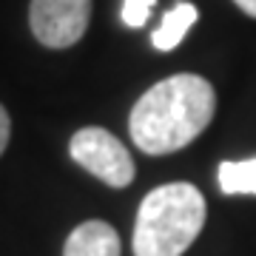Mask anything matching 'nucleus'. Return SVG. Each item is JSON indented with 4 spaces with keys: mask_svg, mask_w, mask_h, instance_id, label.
Returning a JSON list of instances; mask_svg holds the SVG:
<instances>
[{
    "mask_svg": "<svg viewBox=\"0 0 256 256\" xmlns=\"http://www.w3.org/2000/svg\"><path fill=\"white\" fill-rule=\"evenodd\" d=\"M216 111V92L200 74H174L151 86L131 108L128 131L142 154L162 156L200 137Z\"/></svg>",
    "mask_w": 256,
    "mask_h": 256,
    "instance_id": "nucleus-1",
    "label": "nucleus"
},
{
    "mask_svg": "<svg viewBox=\"0 0 256 256\" xmlns=\"http://www.w3.org/2000/svg\"><path fill=\"white\" fill-rule=\"evenodd\" d=\"M205 196L191 182L160 185L140 202L134 256H182L205 225Z\"/></svg>",
    "mask_w": 256,
    "mask_h": 256,
    "instance_id": "nucleus-2",
    "label": "nucleus"
},
{
    "mask_svg": "<svg viewBox=\"0 0 256 256\" xmlns=\"http://www.w3.org/2000/svg\"><path fill=\"white\" fill-rule=\"evenodd\" d=\"M68 151L80 168H86L111 188H126L134 180V160L128 148L100 126L80 128L68 142Z\"/></svg>",
    "mask_w": 256,
    "mask_h": 256,
    "instance_id": "nucleus-3",
    "label": "nucleus"
},
{
    "mask_svg": "<svg viewBox=\"0 0 256 256\" xmlns=\"http://www.w3.org/2000/svg\"><path fill=\"white\" fill-rule=\"evenodd\" d=\"M92 20V0H32L28 26L46 48H68L80 43Z\"/></svg>",
    "mask_w": 256,
    "mask_h": 256,
    "instance_id": "nucleus-4",
    "label": "nucleus"
},
{
    "mask_svg": "<svg viewBox=\"0 0 256 256\" xmlns=\"http://www.w3.org/2000/svg\"><path fill=\"white\" fill-rule=\"evenodd\" d=\"M63 256H120V236L102 220L80 222L66 239Z\"/></svg>",
    "mask_w": 256,
    "mask_h": 256,
    "instance_id": "nucleus-5",
    "label": "nucleus"
},
{
    "mask_svg": "<svg viewBox=\"0 0 256 256\" xmlns=\"http://www.w3.org/2000/svg\"><path fill=\"white\" fill-rule=\"evenodd\" d=\"M196 18H200V12H196L194 3H176L174 9L165 12L160 28L151 34V43H154L160 52H171V48H176L185 40V34L191 32V26L196 23Z\"/></svg>",
    "mask_w": 256,
    "mask_h": 256,
    "instance_id": "nucleus-6",
    "label": "nucleus"
},
{
    "mask_svg": "<svg viewBox=\"0 0 256 256\" xmlns=\"http://www.w3.org/2000/svg\"><path fill=\"white\" fill-rule=\"evenodd\" d=\"M220 191L228 196H236V194H254L256 196V156L242 160V162H222Z\"/></svg>",
    "mask_w": 256,
    "mask_h": 256,
    "instance_id": "nucleus-7",
    "label": "nucleus"
},
{
    "mask_svg": "<svg viewBox=\"0 0 256 256\" xmlns=\"http://www.w3.org/2000/svg\"><path fill=\"white\" fill-rule=\"evenodd\" d=\"M156 0H122V23L131 28H140L148 23V14Z\"/></svg>",
    "mask_w": 256,
    "mask_h": 256,
    "instance_id": "nucleus-8",
    "label": "nucleus"
},
{
    "mask_svg": "<svg viewBox=\"0 0 256 256\" xmlns=\"http://www.w3.org/2000/svg\"><path fill=\"white\" fill-rule=\"evenodd\" d=\"M9 134H12V120H9V111L0 106V154L6 151L9 146Z\"/></svg>",
    "mask_w": 256,
    "mask_h": 256,
    "instance_id": "nucleus-9",
    "label": "nucleus"
},
{
    "mask_svg": "<svg viewBox=\"0 0 256 256\" xmlns=\"http://www.w3.org/2000/svg\"><path fill=\"white\" fill-rule=\"evenodd\" d=\"M234 3L245 12L248 18H256V0H234Z\"/></svg>",
    "mask_w": 256,
    "mask_h": 256,
    "instance_id": "nucleus-10",
    "label": "nucleus"
}]
</instances>
